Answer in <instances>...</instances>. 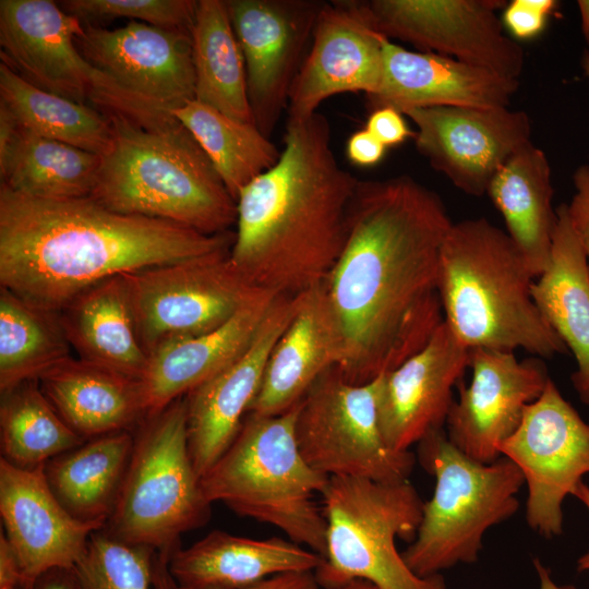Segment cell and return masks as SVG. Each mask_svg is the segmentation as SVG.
Here are the masks:
<instances>
[{"label":"cell","mask_w":589,"mask_h":589,"mask_svg":"<svg viewBox=\"0 0 589 589\" xmlns=\"http://www.w3.org/2000/svg\"><path fill=\"white\" fill-rule=\"evenodd\" d=\"M452 225L440 195L409 176L359 181L325 281L344 342L337 368L350 383L395 370L443 322L438 260Z\"/></svg>","instance_id":"obj_1"},{"label":"cell","mask_w":589,"mask_h":589,"mask_svg":"<svg viewBox=\"0 0 589 589\" xmlns=\"http://www.w3.org/2000/svg\"><path fill=\"white\" fill-rule=\"evenodd\" d=\"M233 239L115 212L89 196L43 200L0 185V286L53 313L106 279L230 251Z\"/></svg>","instance_id":"obj_2"},{"label":"cell","mask_w":589,"mask_h":589,"mask_svg":"<svg viewBox=\"0 0 589 589\" xmlns=\"http://www.w3.org/2000/svg\"><path fill=\"white\" fill-rule=\"evenodd\" d=\"M277 163L237 199L230 261L255 287L296 297L324 284L346 242L359 179L336 159L328 119H288Z\"/></svg>","instance_id":"obj_3"},{"label":"cell","mask_w":589,"mask_h":589,"mask_svg":"<svg viewBox=\"0 0 589 589\" xmlns=\"http://www.w3.org/2000/svg\"><path fill=\"white\" fill-rule=\"evenodd\" d=\"M101 112L112 139L89 197L115 212L171 221L205 235L231 231L237 202L176 118L148 124L118 111Z\"/></svg>","instance_id":"obj_4"},{"label":"cell","mask_w":589,"mask_h":589,"mask_svg":"<svg viewBox=\"0 0 589 589\" xmlns=\"http://www.w3.org/2000/svg\"><path fill=\"white\" fill-rule=\"evenodd\" d=\"M528 266L506 231L485 218L453 223L438 260L444 322L467 348L540 358L567 352L532 296Z\"/></svg>","instance_id":"obj_5"},{"label":"cell","mask_w":589,"mask_h":589,"mask_svg":"<svg viewBox=\"0 0 589 589\" xmlns=\"http://www.w3.org/2000/svg\"><path fill=\"white\" fill-rule=\"evenodd\" d=\"M300 402V401H299ZM299 402L276 416L248 413L232 444L201 478L207 501L280 529L323 557L326 520L315 497L328 478L303 458L296 438Z\"/></svg>","instance_id":"obj_6"},{"label":"cell","mask_w":589,"mask_h":589,"mask_svg":"<svg viewBox=\"0 0 589 589\" xmlns=\"http://www.w3.org/2000/svg\"><path fill=\"white\" fill-rule=\"evenodd\" d=\"M419 459L435 486L423 502L417 534L401 555L417 576L430 577L478 561L484 533L518 510L525 479L504 456L490 464L468 457L444 430L419 443Z\"/></svg>","instance_id":"obj_7"},{"label":"cell","mask_w":589,"mask_h":589,"mask_svg":"<svg viewBox=\"0 0 589 589\" xmlns=\"http://www.w3.org/2000/svg\"><path fill=\"white\" fill-rule=\"evenodd\" d=\"M326 550L314 572L320 587L361 579L378 589H447L442 575L417 576L396 546L413 540L423 502L409 480L332 477L321 494Z\"/></svg>","instance_id":"obj_8"},{"label":"cell","mask_w":589,"mask_h":589,"mask_svg":"<svg viewBox=\"0 0 589 589\" xmlns=\"http://www.w3.org/2000/svg\"><path fill=\"white\" fill-rule=\"evenodd\" d=\"M211 505L190 456L183 396L141 422L104 531L172 554L183 533L207 522Z\"/></svg>","instance_id":"obj_9"},{"label":"cell","mask_w":589,"mask_h":589,"mask_svg":"<svg viewBox=\"0 0 589 589\" xmlns=\"http://www.w3.org/2000/svg\"><path fill=\"white\" fill-rule=\"evenodd\" d=\"M82 22L50 0H1V60L35 86L99 111H118L156 124L169 110L123 89L81 53L75 38ZM86 105V104H85Z\"/></svg>","instance_id":"obj_10"},{"label":"cell","mask_w":589,"mask_h":589,"mask_svg":"<svg viewBox=\"0 0 589 589\" xmlns=\"http://www.w3.org/2000/svg\"><path fill=\"white\" fill-rule=\"evenodd\" d=\"M383 375L366 384L347 381L337 366L325 371L298 406L296 438L301 455L327 478L377 482L408 480L416 457L383 438L377 400Z\"/></svg>","instance_id":"obj_11"},{"label":"cell","mask_w":589,"mask_h":589,"mask_svg":"<svg viewBox=\"0 0 589 589\" xmlns=\"http://www.w3.org/2000/svg\"><path fill=\"white\" fill-rule=\"evenodd\" d=\"M122 275L148 357L169 341L220 327L261 290L231 263L230 251Z\"/></svg>","instance_id":"obj_12"},{"label":"cell","mask_w":589,"mask_h":589,"mask_svg":"<svg viewBox=\"0 0 589 589\" xmlns=\"http://www.w3.org/2000/svg\"><path fill=\"white\" fill-rule=\"evenodd\" d=\"M500 452L525 479L529 527L546 539L561 534L564 500L589 474V423L551 378Z\"/></svg>","instance_id":"obj_13"},{"label":"cell","mask_w":589,"mask_h":589,"mask_svg":"<svg viewBox=\"0 0 589 589\" xmlns=\"http://www.w3.org/2000/svg\"><path fill=\"white\" fill-rule=\"evenodd\" d=\"M382 35L406 41L419 51L472 64L518 80L525 67L522 47L505 35L495 13L500 0H369L360 1Z\"/></svg>","instance_id":"obj_14"},{"label":"cell","mask_w":589,"mask_h":589,"mask_svg":"<svg viewBox=\"0 0 589 589\" xmlns=\"http://www.w3.org/2000/svg\"><path fill=\"white\" fill-rule=\"evenodd\" d=\"M256 128L269 137L288 107L323 1L226 0Z\"/></svg>","instance_id":"obj_15"},{"label":"cell","mask_w":589,"mask_h":589,"mask_svg":"<svg viewBox=\"0 0 589 589\" xmlns=\"http://www.w3.org/2000/svg\"><path fill=\"white\" fill-rule=\"evenodd\" d=\"M417 127V151L457 189L486 194L503 165L531 142V120L524 110L423 107L402 112Z\"/></svg>","instance_id":"obj_16"},{"label":"cell","mask_w":589,"mask_h":589,"mask_svg":"<svg viewBox=\"0 0 589 589\" xmlns=\"http://www.w3.org/2000/svg\"><path fill=\"white\" fill-rule=\"evenodd\" d=\"M469 366L472 378L468 386L458 383L446 435L468 457L490 464L502 457L501 445L551 377L539 358L519 361L513 352L485 348L470 349Z\"/></svg>","instance_id":"obj_17"},{"label":"cell","mask_w":589,"mask_h":589,"mask_svg":"<svg viewBox=\"0 0 589 589\" xmlns=\"http://www.w3.org/2000/svg\"><path fill=\"white\" fill-rule=\"evenodd\" d=\"M45 465L22 468L0 459L1 532L24 589H31L49 570L74 568L92 534L105 527L77 519L67 510L47 481Z\"/></svg>","instance_id":"obj_18"},{"label":"cell","mask_w":589,"mask_h":589,"mask_svg":"<svg viewBox=\"0 0 589 589\" xmlns=\"http://www.w3.org/2000/svg\"><path fill=\"white\" fill-rule=\"evenodd\" d=\"M388 40L365 16L360 1L324 2L310 50L293 81L288 119H305L328 97L362 92L374 95L382 82Z\"/></svg>","instance_id":"obj_19"},{"label":"cell","mask_w":589,"mask_h":589,"mask_svg":"<svg viewBox=\"0 0 589 589\" xmlns=\"http://www.w3.org/2000/svg\"><path fill=\"white\" fill-rule=\"evenodd\" d=\"M83 26L76 47L123 89L170 112L195 99L192 34L136 21L115 29Z\"/></svg>","instance_id":"obj_20"},{"label":"cell","mask_w":589,"mask_h":589,"mask_svg":"<svg viewBox=\"0 0 589 589\" xmlns=\"http://www.w3.org/2000/svg\"><path fill=\"white\" fill-rule=\"evenodd\" d=\"M296 308L294 297L277 296L248 348L184 396L189 452L200 478L238 435L260 390L272 349Z\"/></svg>","instance_id":"obj_21"},{"label":"cell","mask_w":589,"mask_h":589,"mask_svg":"<svg viewBox=\"0 0 589 589\" xmlns=\"http://www.w3.org/2000/svg\"><path fill=\"white\" fill-rule=\"evenodd\" d=\"M469 360L470 349L443 320L420 351L383 375L377 418L390 448L409 450L430 433L443 430L454 402L453 388Z\"/></svg>","instance_id":"obj_22"},{"label":"cell","mask_w":589,"mask_h":589,"mask_svg":"<svg viewBox=\"0 0 589 589\" xmlns=\"http://www.w3.org/2000/svg\"><path fill=\"white\" fill-rule=\"evenodd\" d=\"M518 80L436 53L412 51L392 40L384 44L383 76L368 97L371 110L392 107L401 113L423 107H508Z\"/></svg>","instance_id":"obj_23"},{"label":"cell","mask_w":589,"mask_h":589,"mask_svg":"<svg viewBox=\"0 0 589 589\" xmlns=\"http://www.w3.org/2000/svg\"><path fill=\"white\" fill-rule=\"evenodd\" d=\"M296 298L294 315L272 349L248 413L276 416L288 411L325 371L342 360V336L325 283Z\"/></svg>","instance_id":"obj_24"},{"label":"cell","mask_w":589,"mask_h":589,"mask_svg":"<svg viewBox=\"0 0 589 589\" xmlns=\"http://www.w3.org/2000/svg\"><path fill=\"white\" fill-rule=\"evenodd\" d=\"M276 297L261 289L220 327L155 350L139 380L145 418L159 413L236 360L253 340Z\"/></svg>","instance_id":"obj_25"},{"label":"cell","mask_w":589,"mask_h":589,"mask_svg":"<svg viewBox=\"0 0 589 589\" xmlns=\"http://www.w3.org/2000/svg\"><path fill=\"white\" fill-rule=\"evenodd\" d=\"M323 556L278 537L252 539L213 530L168 562L180 588L240 589L285 573L315 572Z\"/></svg>","instance_id":"obj_26"},{"label":"cell","mask_w":589,"mask_h":589,"mask_svg":"<svg viewBox=\"0 0 589 589\" xmlns=\"http://www.w3.org/2000/svg\"><path fill=\"white\" fill-rule=\"evenodd\" d=\"M37 381L60 417L85 440L131 431L145 419L137 380L80 358L63 359Z\"/></svg>","instance_id":"obj_27"},{"label":"cell","mask_w":589,"mask_h":589,"mask_svg":"<svg viewBox=\"0 0 589 589\" xmlns=\"http://www.w3.org/2000/svg\"><path fill=\"white\" fill-rule=\"evenodd\" d=\"M551 262L531 285L532 299L546 323L577 363L570 380L580 401L589 406V265L567 216L556 208Z\"/></svg>","instance_id":"obj_28"},{"label":"cell","mask_w":589,"mask_h":589,"mask_svg":"<svg viewBox=\"0 0 589 589\" xmlns=\"http://www.w3.org/2000/svg\"><path fill=\"white\" fill-rule=\"evenodd\" d=\"M57 314L77 358L140 380L148 356L137 335L123 275L86 289Z\"/></svg>","instance_id":"obj_29"},{"label":"cell","mask_w":589,"mask_h":589,"mask_svg":"<svg viewBox=\"0 0 589 589\" xmlns=\"http://www.w3.org/2000/svg\"><path fill=\"white\" fill-rule=\"evenodd\" d=\"M486 194L533 278L551 262L557 223L552 171L544 152L532 142L519 148L491 180Z\"/></svg>","instance_id":"obj_30"},{"label":"cell","mask_w":589,"mask_h":589,"mask_svg":"<svg viewBox=\"0 0 589 589\" xmlns=\"http://www.w3.org/2000/svg\"><path fill=\"white\" fill-rule=\"evenodd\" d=\"M134 445L131 431L96 436L45 465L60 503L77 519L106 526L112 514Z\"/></svg>","instance_id":"obj_31"},{"label":"cell","mask_w":589,"mask_h":589,"mask_svg":"<svg viewBox=\"0 0 589 589\" xmlns=\"http://www.w3.org/2000/svg\"><path fill=\"white\" fill-rule=\"evenodd\" d=\"M195 100L254 123L247 72L226 0H199L192 28ZM256 127V125H255Z\"/></svg>","instance_id":"obj_32"},{"label":"cell","mask_w":589,"mask_h":589,"mask_svg":"<svg viewBox=\"0 0 589 589\" xmlns=\"http://www.w3.org/2000/svg\"><path fill=\"white\" fill-rule=\"evenodd\" d=\"M101 155L36 135L19 125L16 137L0 160L1 184L35 199L89 196Z\"/></svg>","instance_id":"obj_33"},{"label":"cell","mask_w":589,"mask_h":589,"mask_svg":"<svg viewBox=\"0 0 589 589\" xmlns=\"http://www.w3.org/2000/svg\"><path fill=\"white\" fill-rule=\"evenodd\" d=\"M0 103L36 135L98 155L111 145L112 130L101 111L35 86L2 61Z\"/></svg>","instance_id":"obj_34"},{"label":"cell","mask_w":589,"mask_h":589,"mask_svg":"<svg viewBox=\"0 0 589 589\" xmlns=\"http://www.w3.org/2000/svg\"><path fill=\"white\" fill-rule=\"evenodd\" d=\"M171 115L204 151L236 202L241 190L280 156L254 123L230 118L195 99L171 110Z\"/></svg>","instance_id":"obj_35"},{"label":"cell","mask_w":589,"mask_h":589,"mask_svg":"<svg viewBox=\"0 0 589 589\" xmlns=\"http://www.w3.org/2000/svg\"><path fill=\"white\" fill-rule=\"evenodd\" d=\"M71 346L58 314L0 286V392L38 380L70 357Z\"/></svg>","instance_id":"obj_36"},{"label":"cell","mask_w":589,"mask_h":589,"mask_svg":"<svg viewBox=\"0 0 589 589\" xmlns=\"http://www.w3.org/2000/svg\"><path fill=\"white\" fill-rule=\"evenodd\" d=\"M0 441L2 458L33 468L67 453L86 440L71 429L31 380L1 393Z\"/></svg>","instance_id":"obj_37"},{"label":"cell","mask_w":589,"mask_h":589,"mask_svg":"<svg viewBox=\"0 0 589 589\" xmlns=\"http://www.w3.org/2000/svg\"><path fill=\"white\" fill-rule=\"evenodd\" d=\"M156 556V550L122 542L101 529L92 534L73 569L82 589H149Z\"/></svg>","instance_id":"obj_38"},{"label":"cell","mask_w":589,"mask_h":589,"mask_svg":"<svg viewBox=\"0 0 589 589\" xmlns=\"http://www.w3.org/2000/svg\"><path fill=\"white\" fill-rule=\"evenodd\" d=\"M59 5L84 25L128 17L159 28L192 34L197 1L65 0Z\"/></svg>","instance_id":"obj_39"},{"label":"cell","mask_w":589,"mask_h":589,"mask_svg":"<svg viewBox=\"0 0 589 589\" xmlns=\"http://www.w3.org/2000/svg\"><path fill=\"white\" fill-rule=\"evenodd\" d=\"M556 7L554 0H513L505 7L502 23L514 37L530 39L543 31Z\"/></svg>","instance_id":"obj_40"},{"label":"cell","mask_w":589,"mask_h":589,"mask_svg":"<svg viewBox=\"0 0 589 589\" xmlns=\"http://www.w3.org/2000/svg\"><path fill=\"white\" fill-rule=\"evenodd\" d=\"M575 192L566 205L569 224L589 259V165L576 168L573 175Z\"/></svg>","instance_id":"obj_41"},{"label":"cell","mask_w":589,"mask_h":589,"mask_svg":"<svg viewBox=\"0 0 589 589\" xmlns=\"http://www.w3.org/2000/svg\"><path fill=\"white\" fill-rule=\"evenodd\" d=\"M365 129L385 147L399 145L408 137H414V132L408 127L404 115L392 107L373 109L366 120Z\"/></svg>","instance_id":"obj_42"},{"label":"cell","mask_w":589,"mask_h":589,"mask_svg":"<svg viewBox=\"0 0 589 589\" xmlns=\"http://www.w3.org/2000/svg\"><path fill=\"white\" fill-rule=\"evenodd\" d=\"M386 148L365 128L353 132L346 144V154L350 163L360 167L378 164L385 156Z\"/></svg>","instance_id":"obj_43"},{"label":"cell","mask_w":589,"mask_h":589,"mask_svg":"<svg viewBox=\"0 0 589 589\" xmlns=\"http://www.w3.org/2000/svg\"><path fill=\"white\" fill-rule=\"evenodd\" d=\"M313 572L285 573L240 589H318ZM176 589L180 588L176 585Z\"/></svg>","instance_id":"obj_44"},{"label":"cell","mask_w":589,"mask_h":589,"mask_svg":"<svg viewBox=\"0 0 589 589\" xmlns=\"http://www.w3.org/2000/svg\"><path fill=\"white\" fill-rule=\"evenodd\" d=\"M0 589H24L14 555L0 533Z\"/></svg>","instance_id":"obj_45"},{"label":"cell","mask_w":589,"mask_h":589,"mask_svg":"<svg viewBox=\"0 0 589 589\" xmlns=\"http://www.w3.org/2000/svg\"><path fill=\"white\" fill-rule=\"evenodd\" d=\"M31 589H82L73 568H56L41 575Z\"/></svg>","instance_id":"obj_46"},{"label":"cell","mask_w":589,"mask_h":589,"mask_svg":"<svg viewBox=\"0 0 589 589\" xmlns=\"http://www.w3.org/2000/svg\"><path fill=\"white\" fill-rule=\"evenodd\" d=\"M168 554L157 552L153 581L154 589H176V582L168 569Z\"/></svg>","instance_id":"obj_47"},{"label":"cell","mask_w":589,"mask_h":589,"mask_svg":"<svg viewBox=\"0 0 589 589\" xmlns=\"http://www.w3.org/2000/svg\"><path fill=\"white\" fill-rule=\"evenodd\" d=\"M589 513V485L581 481L573 492ZM576 568L579 573L589 572V549L577 560Z\"/></svg>","instance_id":"obj_48"},{"label":"cell","mask_w":589,"mask_h":589,"mask_svg":"<svg viewBox=\"0 0 589 589\" xmlns=\"http://www.w3.org/2000/svg\"><path fill=\"white\" fill-rule=\"evenodd\" d=\"M533 566L539 579V589H578L573 585H558L551 575V570L539 558L533 560Z\"/></svg>","instance_id":"obj_49"},{"label":"cell","mask_w":589,"mask_h":589,"mask_svg":"<svg viewBox=\"0 0 589 589\" xmlns=\"http://www.w3.org/2000/svg\"><path fill=\"white\" fill-rule=\"evenodd\" d=\"M577 7L579 10L581 33L589 46V0H578Z\"/></svg>","instance_id":"obj_50"},{"label":"cell","mask_w":589,"mask_h":589,"mask_svg":"<svg viewBox=\"0 0 589 589\" xmlns=\"http://www.w3.org/2000/svg\"><path fill=\"white\" fill-rule=\"evenodd\" d=\"M334 589H378V588L372 582H369L366 580L356 579Z\"/></svg>","instance_id":"obj_51"},{"label":"cell","mask_w":589,"mask_h":589,"mask_svg":"<svg viewBox=\"0 0 589 589\" xmlns=\"http://www.w3.org/2000/svg\"><path fill=\"white\" fill-rule=\"evenodd\" d=\"M581 68L586 77L589 80V51L584 52L581 58Z\"/></svg>","instance_id":"obj_52"}]
</instances>
